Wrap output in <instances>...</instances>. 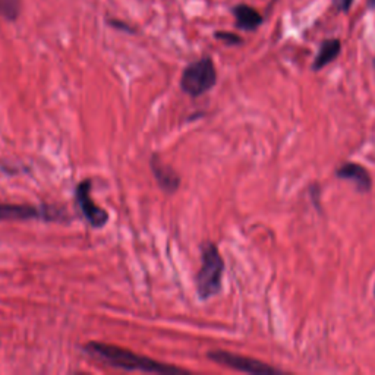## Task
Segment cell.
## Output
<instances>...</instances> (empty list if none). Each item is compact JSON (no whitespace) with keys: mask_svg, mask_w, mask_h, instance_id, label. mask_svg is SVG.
<instances>
[{"mask_svg":"<svg viewBox=\"0 0 375 375\" xmlns=\"http://www.w3.org/2000/svg\"><path fill=\"white\" fill-rule=\"evenodd\" d=\"M85 353L97 359L98 362L110 365L113 368H119L124 371H141L152 374H184V369L169 367L141 355L133 353L128 349L115 346V344H106L98 341H89L82 348Z\"/></svg>","mask_w":375,"mask_h":375,"instance_id":"1","label":"cell"},{"mask_svg":"<svg viewBox=\"0 0 375 375\" xmlns=\"http://www.w3.org/2000/svg\"><path fill=\"white\" fill-rule=\"evenodd\" d=\"M224 273V261L219 248L213 242H207L201 248V268L195 279L200 299L216 296L221 291V279Z\"/></svg>","mask_w":375,"mask_h":375,"instance_id":"2","label":"cell"},{"mask_svg":"<svg viewBox=\"0 0 375 375\" xmlns=\"http://www.w3.org/2000/svg\"><path fill=\"white\" fill-rule=\"evenodd\" d=\"M217 82L214 62L209 57H203L191 64L182 73L181 88L191 97H201L209 91Z\"/></svg>","mask_w":375,"mask_h":375,"instance_id":"3","label":"cell"},{"mask_svg":"<svg viewBox=\"0 0 375 375\" xmlns=\"http://www.w3.org/2000/svg\"><path fill=\"white\" fill-rule=\"evenodd\" d=\"M64 220V209H57L54 207H34L28 204H5L0 203V220L12 221V220Z\"/></svg>","mask_w":375,"mask_h":375,"instance_id":"4","label":"cell"},{"mask_svg":"<svg viewBox=\"0 0 375 375\" xmlns=\"http://www.w3.org/2000/svg\"><path fill=\"white\" fill-rule=\"evenodd\" d=\"M208 358L216 364L229 367L232 369L241 371V372H248L253 375H279L280 374L279 369L268 367L267 364L257 361V359L230 353L226 351H212L208 353Z\"/></svg>","mask_w":375,"mask_h":375,"instance_id":"5","label":"cell"},{"mask_svg":"<svg viewBox=\"0 0 375 375\" xmlns=\"http://www.w3.org/2000/svg\"><path fill=\"white\" fill-rule=\"evenodd\" d=\"M91 185L93 184L89 179L81 182L77 186V191H75V198H77V204L81 209V213L84 214L85 220L89 223V226L98 229L108 223L109 214L106 209H103L101 207L94 204L91 198Z\"/></svg>","mask_w":375,"mask_h":375,"instance_id":"6","label":"cell"},{"mask_svg":"<svg viewBox=\"0 0 375 375\" xmlns=\"http://www.w3.org/2000/svg\"><path fill=\"white\" fill-rule=\"evenodd\" d=\"M336 176L343 181L353 182L359 192H369L372 188V179L369 172L358 163H344L336 170Z\"/></svg>","mask_w":375,"mask_h":375,"instance_id":"7","label":"cell"},{"mask_svg":"<svg viewBox=\"0 0 375 375\" xmlns=\"http://www.w3.org/2000/svg\"><path fill=\"white\" fill-rule=\"evenodd\" d=\"M149 164H152V170L156 176V181L163 191L169 193L177 191L179 185H181V177H179V175L170 166L163 163V160L157 154H153Z\"/></svg>","mask_w":375,"mask_h":375,"instance_id":"8","label":"cell"},{"mask_svg":"<svg viewBox=\"0 0 375 375\" xmlns=\"http://www.w3.org/2000/svg\"><path fill=\"white\" fill-rule=\"evenodd\" d=\"M232 13L236 20V28L244 29V31H255L264 22L263 15L257 9L245 3L236 5L232 9Z\"/></svg>","mask_w":375,"mask_h":375,"instance_id":"9","label":"cell"},{"mask_svg":"<svg viewBox=\"0 0 375 375\" xmlns=\"http://www.w3.org/2000/svg\"><path fill=\"white\" fill-rule=\"evenodd\" d=\"M341 52V41L339 38H327L320 44L317 56L312 62V71H321L327 65L334 62Z\"/></svg>","mask_w":375,"mask_h":375,"instance_id":"10","label":"cell"},{"mask_svg":"<svg viewBox=\"0 0 375 375\" xmlns=\"http://www.w3.org/2000/svg\"><path fill=\"white\" fill-rule=\"evenodd\" d=\"M20 15V0H0V17L15 21Z\"/></svg>","mask_w":375,"mask_h":375,"instance_id":"11","label":"cell"},{"mask_svg":"<svg viewBox=\"0 0 375 375\" xmlns=\"http://www.w3.org/2000/svg\"><path fill=\"white\" fill-rule=\"evenodd\" d=\"M214 37L223 43H226V44H230V46H237V44H242L244 40L233 34V33H226V31H220V33H216Z\"/></svg>","mask_w":375,"mask_h":375,"instance_id":"12","label":"cell"},{"mask_svg":"<svg viewBox=\"0 0 375 375\" xmlns=\"http://www.w3.org/2000/svg\"><path fill=\"white\" fill-rule=\"evenodd\" d=\"M332 3L339 12L346 13V12H349L352 9L355 0H332Z\"/></svg>","mask_w":375,"mask_h":375,"instance_id":"13","label":"cell"},{"mask_svg":"<svg viewBox=\"0 0 375 375\" xmlns=\"http://www.w3.org/2000/svg\"><path fill=\"white\" fill-rule=\"evenodd\" d=\"M113 27H119V28H122V29H125V31H132V29L131 28H128L125 24H122V22H117V21H112L110 22Z\"/></svg>","mask_w":375,"mask_h":375,"instance_id":"14","label":"cell"},{"mask_svg":"<svg viewBox=\"0 0 375 375\" xmlns=\"http://www.w3.org/2000/svg\"><path fill=\"white\" fill-rule=\"evenodd\" d=\"M368 8L375 9V0H368Z\"/></svg>","mask_w":375,"mask_h":375,"instance_id":"15","label":"cell"},{"mask_svg":"<svg viewBox=\"0 0 375 375\" xmlns=\"http://www.w3.org/2000/svg\"><path fill=\"white\" fill-rule=\"evenodd\" d=\"M374 296H375V286H374Z\"/></svg>","mask_w":375,"mask_h":375,"instance_id":"16","label":"cell"},{"mask_svg":"<svg viewBox=\"0 0 375 375\" xmlns=\"http://www.w3.org/2000/svg\"><path fill=\"white\" fill-rule=\"evenodd\" d=\"M374 66H375V59H374Z\"/></svg>","mask_w":375,"mask_h":375,"instance_id":"17","label":"cell"}]
</instances>
